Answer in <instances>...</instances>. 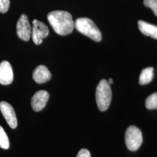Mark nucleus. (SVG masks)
Masks as SVG:
<instances>
[{
    "label": "nucleus",
    "mask_w": 157,
    "mask_h": 157,
    "mask_svg": "<svg viewBox=\"0 0 157 157\" xmlns=\"http://www.w3.org/2000/svg\"><path fill=\"white\" fill-rule=\"evenodd\" d=\"M47 19L56 33L66 36L73 32L75 23L71 14L64 11H54L50 12Z\"/></svg>",
    "instance_id": "nucleus-1"
},
{
    "label": "nucleus",
    "mask_w": 157,
    "mask_h": 157,
    "mask_svg": "<svg viewBox=\"0 0 157 157\" xmlns=\"http://www.w3.org/2000/svg\"><path fill=\"white\" fill-rule=\"evenodd\" d=\"M75 27L80 33L89 37L91 39L97 42L101 41V32L94 22L90 19L87 17L77 19L75 22Z\"/></svg>",
    "instance_id": "nucleus-2"
},
{
    "label": "nucleus",
    "mask_w": 157,
    "mask_h": 157,
    "mask_svg": "<svg viewBox=\"0 0 157 157\" xmlns=\"http://www.w3.org/2000/svg\"><path fill=\"white\" fill-rule=\"evenodd\" d=\"M96 102L101 111H105L109 107L112 99V91L108 81L102 79L97 86L95 93Z\"/></svg>",
    "instance_id": "nucleus-3"
},
{
    "label": "nucleus",
    "mask_w": 157,
    "mask_h": 157,
    "mask_svg": "<svg viewBox=\"0 0 157 157\" xmlns=\"http://www.w3.org/2000/svg\"><path fill=\"white\" fill-rule=\"evenodd\" d=\"M125 142L130 151H137L143 142V136L140 130L135 126H130L126 131Z\"/></svg>",
    "instance_id": "nucleus-4"
},
{
    "label": "nucleus",
    "mask_w": 157,
    "mask_h": 157,
    "mask_svg": "<svg viewBox=\"0 0 157 157\" xmlns=\"http://www.w3.org/2000/svg\"><path fill=\"white\" fill-rule=\"evenodd\" d=\"M33 28L32 30V37L34 43L36 45L41 44L43 39L46 38L49 34V29L44 23L37 19L32 22Z\"/></svg>",
    "instance_id": "nucleus-5"
},
{
    "label": "nucleus",
    "mask_w": 157,
    "mask_h": 157,
    "mask_svg": "<svg viewBox=\"0 0 157 157\" xmlns=\"http://www.w3.org/2000/svg\"><path fill=\"white\" fill-rule=\"evenodd\" d=\"M17 34L18 37L23 41H28L30 40L32 30L28 17L25 14H22L17 22Z\"/></svg>",
    "instance_id": "nucleus-6"
},
{
    "label": "nucleus",
    "mask_w": 157,
    "mask_h": 157,
    "mask_svg": "<svg viewBox=\"0 0 157 157\" xmlns=\"http://www.w3.org/2000/svg\"><path fill=\"white\" fill-rule=\"evenodd\" d=\"M0 111L10 127L12 129H15L17 125V122L13 107L7 102L1 101L0 102Z\"/></svg>",
    "instance_id": "nucleus-7"
},
{
    "label": "nucleus",
    "mask_w": 157,
    "mask_h": 157,
    "mask_svg": "<svg viewBox=\"0 0 157 157\" xmlns=\"http://www.w3.org/2000/svg\"><path fill=\"white\" fill-rule=\"evenodd\" d=\"M49 99V93L45 90L37 91L31 100V105L34 111L39 112L45 107Z\"/></svg>",
    "instance_id": "nucleus-8"
},
{
    "label": "nucleus",
    "mask_w": 157,
    "mask_h": 157,
    "mask_svg": "<svg viewBox=\"0 0 157 157\" xmlns=\"http://www.w3.org/2000/svg\"><path fill=\"white\" fill-rule=\"evenodd\" d=\"M13 80V73L11 65L8 61H4L0 63V84L8 85Z\"/></svg>",
    "instance_id": "nucleus-9"
},
{
    "label": "nucleus",
    "mask_w": 157,
    "mask_h": 157,
    "mask_svg": "<svg viewBox=\"0 0 157 157\" xmlns=\"http://www.w3.org/2000/svg\"><path fill=\"white\" fill-rule=\"evenodd\" d=\"M51 73L44 65H39L34 70L33 78L38 84H42L50 80Z\"/></svg>",
    "instance_id": "nucleus-10"
},
{
    "label": "nucleus",
    "mask_w": 157,
    "mask_h": 157,
    "mask_svg": "<svg viewBox=\"0 0 157 157\" xmlns=\"http://www.w3.org/2000/svg\"><path fill=\"white\" fill-rule=\"evenodd\" d=\"M139 28L141 32L147 36H150L152 38L157 39V26L146 22L143 21L138 22Z\"/></svg>",
    "instance_id": "nucleus-11"
},
{
    "label": "nucleus",
    "mask_w": 157,
    "mask_h": 157,
    "mask_svg": "<svg viewBox=\"0 0 157 157\" xmlns=\"http://www.w3.org/2000/svg\"><path fill=\"white\" fill-rule=\"evenodd\" d=\"M154 68L152 67H146L143 69L139 78V83L141 85H145L151 82L153 78Z\"/></svg>",
    "instance_id": "nucleus-12"
},
{
    "label": "nucleus",
    "mask_w": 157,
    "mask_h": 157,
    "mask_svg": "<svg viewBox=\"0 0 157 157\" xmlns=\"http://www.w3.org/2000/svg\"><path fill=\"white\" fill-rule=\"evenodd\" d=\"M146 107L148 109H157V92L147 98Z\"/></svg>",
    "instance_id": "nucleus-13"
},
{
    "label": "nucleus",
    "mask_w": 157,
    "mask_h": 157,
    "mask_svg": "<svg viewBox=\"0 0 157 157\" xmlns=\"http://www.w3.org/2000/svg\"><path fill=\"white\" fill-rule=\"evenodd\" d=\"M0 147L3 149H8L10 147V141L6 132L0 126Z\"/></svg>",
    "instance_id": "nucleus-14"
},
{
    "label": "nucleus",
    "mask_w": 157,
    "mask_h": 157,
    "mask_svg": "<svg viewBox=\"0 0 157 157\" xmlns=\"http://www.w3.org/2000/svg\"><path fill=\"white\" fill-rule=\"evenodd\" d=\"M144 6L150 8L157 16V0H144Z\"/></svg>",
    "instance_id": "nucleus-15"
},
{
    "label": "nucleus",
    "mask_w": 157,
    "mask_h": 157,
    "mask_svg": "<svg viewBox=\"0 0 157 157\" xmlns=\"http://www.w3.org/2000/svg\"><path fill=\"white\" fill-rule=\"evenodd\" d=\"M10 0H0V12L6 13L10 7Z\"/></svg>",
    "instance_id": "nucleus-16"
},
{
    "label": "nucleus",
    "mask_w": 157,
    "mask_h": 157,
    "mask_svg": "<svg viewBox=\"0 0 157 157\" xmlns=\"http://www.w3.org/2000/svg\"><path fill=\"white\" fill-rule=\"evenodd\" d=\"M76 157H91L90 152L87 149H82L80 151L78 152V154Z\"/></svg>",
    "instance_id": "nucleus-17"
},
{
    "label": "nucleus",
    "mask_w": 157,
    "mask_h": 157,
    "mask_svg": "<svg viewBox=\"0 0 157 157\" xmlns=\"http://www.w3.org/2000/svg\"><path fill=\"white\" fill-rule=\"evenodd\" d=\"M108 83L109 84H113V80H112V78H110L109 79V80H108Z\"/></svg>",
    "instance_id": "nucleus-18"
}]
</instances>
